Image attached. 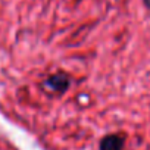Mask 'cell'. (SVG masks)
<instances>
[{
    "instance_id": "cell-1",
    "label": "cell",
    "mask_w": 150,
    "mask_h": 150,
    "mask_svg": "<svg viewBox=\"0 0 150 150\" xmlns=\"http://www.w3.org/2000/svg\"><path fill=\"white\" fill-rule=\"evenodd\" d=\"M69 86H71V80L68 77V74H65L62 71L49 75V77L44 80V87L49 88L50 91L59 93V94L66 93L68 88H69Z\"/></svg>"
},
{
    "instance_id": "cell-3",
    "label": "cell",
    "mask_w": 150,
    "mask_h": 150,
    "mask_svg": "<svg viewBox=\"0 0 150 150\" xmlns=\"http://www.w3.org/2000/svg\"><path fill=\"white\" fill-rule=\"evenodd\" d=\"M143 5H144V6H146V8L150 11V0H143Z\"/></svg>"
},
{
    "instance_id": "cell-2",
    "label": "cell",
    "mask_w": 150,
    "mask_h": 150,
    "mask_svg": "<svg viewBox=\"0 0 150 150\" xmlns=\"http://www.w3.org/2000/svg\"><path fill=\"white\" fill-rule=\"evenodd\" d=\"M125 144V137L119 134L105 135L100 141V150H122Z\"/></svg>"
}]
</instances>
